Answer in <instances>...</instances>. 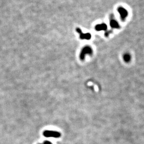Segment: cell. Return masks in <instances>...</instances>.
<instances>
[{"label": "cell", "mask_w": 144, "mask_h": 144, "mask_svg": "<svg viewBox=\"0 0 144 144\" xmlns=\"http://www.w3.org/2000/svg\"><path fill=\"white\" fill-rule=\"evenodd\" d=\"M123 61L126 63H129L131 60V56L129 53H126L123 55Z\"/></svg>", "instance_id": "6"}, {"label": "cell", "mask_w": 144, "mask_h": 144, "mask_svg": "<svg viewBox=\"0 0 144 144\" xmlns=\"http://www.w3.org/2000/svg\"></svg>", "instance_id": "9"}, {"label": "cell", "mask_w": 144, "mask_h": 144, "mask_svg": "<svg viewBox=\"0 0 144 144\" xmlns=\"http://www.w3.org/2000/svg\"><path fill=\"white\" fill-rule=\"evenodd\" d=\"M76 31L80 34V37L81 39H86L89 40L91 37V35L90 33H82V30L80 28H77L76 29Z\"/></svg>", "instance_id": "3"}, {"label": "cell", "mask_w": 144, "mask_h": 144, "mask_svg": "<svg viewBox=\"0 0 144 144\" xmlns=\"http://www.w3.org/2000/svg\"><path fill=\"white\" fill-rule=\"evenodd\" d=\"M95 29L97 31L105 30L107 29V26L105 24H101L96 25Z\"/></svg>", "instance_id": "5"}, {"label": "cell", "mask_w": 144, "mask_h": 144, "mask_svg": "<svg viewBox=\"0 0 144 144\" xmlns=\"http://www.w3.org/2000/svg\"><path fill=\"white\" fill-rule=\"evenodd\" d=\"M92 53H93V50L91 47H90L89 46H85L82 48L81 52L80 55V58L81 60H83L85 59V56L86 55L88 54L89 55H91Z\"/></svg>", "instance_id": "1"}, {"label": "cell", "mask_w": 144, "mask_h": 144, "mask_svg": "<svg viewBox=\"0 0 144 144\" xmlns=\"http://www.w3.org/2000/svg\"><path fill=\"white\" fill-rule=\"evenodd\" d=\"M43 135L47 138H58L61 136V134L59 132L56 131H45L43 132Z\"/></svg>", "instance_id": "2"}, {"label": "cell", "mask_w": 144, "mask_h": 144, "mask_svg": "<svg viewBox=\"0 0 144 144\" xmlns=\"http://www.w3.org/2000/svg\"><path fill=\"white\" fill-rule=\"evenodd\" d=\"M44 144H52V143L49 141H45L44 142Z\"/></svg>", "instance_id": "8"}, {"label": "cell", "mask_w": 144, "mask_h": 144, "mask_svg": "<svg viewBox=\"0 0 144 144\" xmlns=\"http://www.w3.org/2000/svg\"><path fill=\"white\" fill-rule=\"evenodd\" d=\"M118 12L120 14V17L122 20H124L128 16L127 11L123 7H119L118 8Z\"/></svg>", "instance_id": "4"}, {"label": "cell", "mask_w": 144, "mask_h": 144, "mask_svg": "<svg viewBox=\"0 0 144 144\" xmlns=\"http://www.w3.org/2000/svg\"><path fill=\"white\" fill-rule=\"evenodd\" d=\"M111 26L114 29H117L119 27V24L115 20H111L110 22Z\"/></svg>", "instance_id": "7"}]
</instances>
